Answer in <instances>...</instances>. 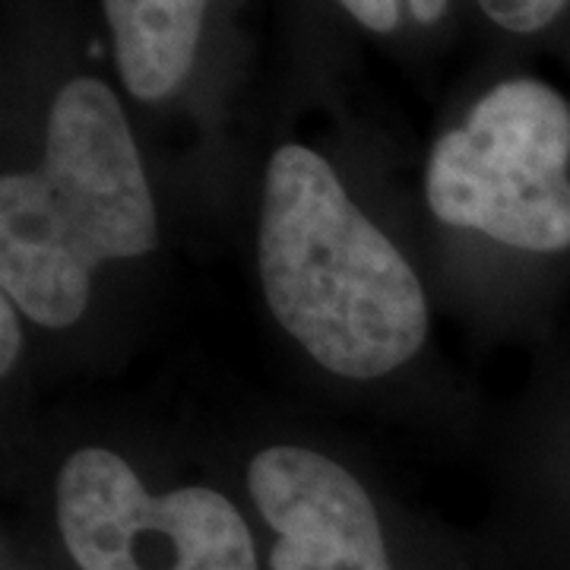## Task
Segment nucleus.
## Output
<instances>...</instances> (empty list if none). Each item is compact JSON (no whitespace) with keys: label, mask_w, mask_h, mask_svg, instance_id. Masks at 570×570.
<instances>
[{"label":"nucleus","mask_w":570,"mask_h":570,"mask_svg":"<svg viewBox=\"0 0 570 570\" xmlns=\"http://www.w3.org/2000/svg\"><path fill=\"white\" fill-rule=\"evenodd\" d=\"M257 261L276 324L326 371L374 381L425 346L415 269L307 146L288 142L269 159Z\"/></svg>","instance_id":"1"},{"label":"nucleus","mask_w":570,"mask_h":570,"mask_svg":"<svg viewBox=\"0 0 570 570\" xmlns=\"http://www.w3.org/2000/svg\"><path fill=\"white\" fill-rule=\"evenodd\" d=\"M159 242L156 200L118 96L77 77L55 96L39 168L0 181V285L26 317L73 326L108 261Z\"/></svg>","instance_id":"2"},{"label":"nucleus","mask_w":570,"mask_h":570,"mask_svg":"<svg viewBox=\"0 0 570 570\" xmlns=\"http://www.w3.org/2000/svg\"><path fill=\"white\" fill-rule=\"evenodd\" d=\"M425 197L441 223L501 245L570 247V105L539 80L494 86L434 142Z\"/></svg>","instance_id":"3"},{"label":"nucleus","mask_w":570,"mask_h":570,"mask_svg":"<svg viewBox=\"0 0 570 570\" xmlns=\"http://www.w3.org/2000/svg\"><path fill=\"white\" fill-rule=\"evenodd\" d=\"M58 527L80 570H257L254 539L228 498L204 485L156 498L102 448L63 460Z\"/></svg>","instance_id":"4"},{"label":"nucleus","mask_w":570,"mask_h":570,"mask_svg":"<svg viewBox=\"0 0 570 570\" xmlns=\"http://www.w3.org/2000/svg\"><path fill=\"white\" fill-rule=\"evenodd\" d=\"M254 508L279 532L269 570H393L377 510L336 460L269 448L247 466Z\"/></svg>","instance_id":"5"},{"label":"nucleus","mask_w":570,"mask_h":570,"mask_svg":"<svg viewBox=\"0 0 570 570\" xmlns=\"http://www.w3.org/2000/svg\"><path fill=\"white\" fill-rule=\"evenodd\" d=\"M115 61L140 102L168 99L190 73L209 0H102Z\"/></svg>","instance_id":"6"},{"label":"nucleus","mask_w":570,"mask_h":570,"mask_svg":"<svg viewBox=\"0 0 570 570\" xmlns=\"http://www.w3.org/2000/svg\"><path fill=\"white\" fill-rule=\"evenodd\" d=\"M564 3L568 0H479V7L494 26L523 36L546 29L564 10Z\"/></svg>","instance_id":"7"},{"label":"nucleus","mask_w":570,"mask_h":570,"mask_svg":"<svg viewBox=\"0 0 570 570\" xmlns=\"http://www.w3.org/2000/svg\"><path fill=\"white\" fill-rule=\"evenodd\" d=\"M340 3L374 32H390L400 22V0H340Z\"/></svg>","instance_id":"8"},{"label":"nucleus","mask_w":570,"mask_h":570,"mask_svg":"<svg viewBox=\"0 0 570 570\" xmlns=\"http://www.w3.org/2000/svg\"><path fill=\"white\" fill-rule=\"evenodd\" d=\"M0 343H3V348H0V371L10 374L17 358H20L22 330L20 321H17V305L7 295L0 298Z\"/></svg>","instance_id":"9"},{"label":"nucleus","mask_w":570,"mask_h":570,"mask_svg":"<svg viewBox=\"0 0 570 570\" xmlns=\"http://www.w3.org/2000/svg\"><path fill=\"white\" fill-rule=\"evenodd\" d=\"M409 10H412L415 20L434 22L448 10V0H409Z\"/></svg>","instance_id":"10"}]
</instances>
